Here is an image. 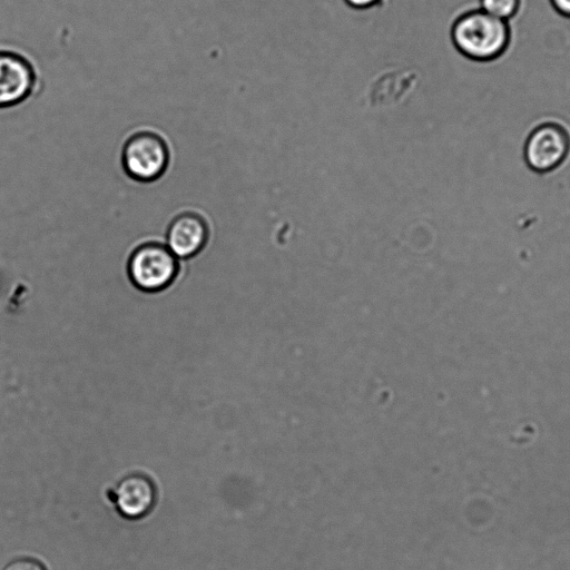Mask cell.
I'll use <instances>...</instances> for the list:
<instances>
[{
	"instance_id": "52a82bcc",
	"label": "cell",
	"mask_w": 570,
	"mask_h": 570,
	"mask_svg": "<svg viewBox=\"0 0 570 570\" xmlns=\"http://www.w3.org/2000/svg\"><path fill=\"white\" fill-rule=\"evenodd\" d=\"M208 239V227L195 213H183L175 217L167 230V247L176 256L187 258L199 253Z\"/></svg>"
},
{
	"instance_id": "9c48e42d",
	"label": "cell",
	"mask_w": 570,
	"mask_h": 570,
	"mask_svg": "<svg viewBox=\"0 0 570 570\" xmlns=\"http://www.w3.org/2000/svg\"><path fill=\"white\" fill-rule=\"evenodd\" d=\"M3 570H46L37 560L31 558H20L8 563Z\"/></svg>"
},
{
	"instance_id": "277c9868",
	"label": "cell",
	"mask_w": 570,
	"mask_h": 570,
	"mask_svg": "<svg viewBox=\"0 0 570 570\" xmlns=\"http://www.w3.org/2000/svg\"><path fill=\"white\" fill-rule=\"evenodd\" d=\"M570 153V134L557 121H544L529 134L523 156L535 173L546 174L562 165Z\"/></svg>"
},
{
	"instance_id": "30bf717a",
	"label": "cell",
	"mask_w": 570,
	"mask_h": 570,
	"mask_svg": "<svg viewBox=\"0 0 570 570\" xmlns=\"http://www.w3.org/2000/svg\"><path fill=\"white\" fill-rule=\"evenodd\" d=\"M550 6L559 14L570 18V0H549Z\"/></svg>"
},
{
	"instance_id": "ba28073f",
	"label": "cell",
	"mask_w": 570,
	"mask_h": 570,
	"mask_svg": "<svg viewBox=\"0 0 570 570\" xmlns=\"http://www.w3.org/2000/svg\"><path fill=\"white\" fill-rule=\"evenodd\" d=\"M479 9L508 21L520 10L522 0H478Z\"/></svg>"
},
{
	"instance_id": "8fae6325",
	"label": "cell",
	"mask_w": 570,
	"mask_h": 570,
	"mask_svg": "<svg viewBox=\"0 0 570 570\" xmlns=\"http://www.w3.org/2000/svg\"><path fill=\"white\" fill-rule=\"evenodd\" d=\"M348 6L355 8V9H366L371 8L377 3H380L381 0H344Z\"/></svg>"
},
{
	"instance_id": "7a4b0ae2",
	"label": "cell",
	"mask_w": 570,
	"mask_h": 570,
	"mask_svg": "<svg viewBox=\"0 0 570 570\" xmlns=\"http://www.w3.org/2000/svg\"><path fill=\"white\" fill-rule=\"evenodd\" d=\"M170 151L166 140L157 132L141 130L131 135L121 150V165L126 175L138 183H153L167 170Z\"/></svg>"
},
{
	"instance_id": "8992f818",
	"label": "cell",
	"mask_w": 570,
	"mask_h": 570,
	"mask_svg": "<svg viewBox=\"0 0 570 570\" xmlns=\"http://www.w3.org/2000/svg\"><path fill=\"white\" fill-rule=\"evenodd\" d=\"M109 498L121 517L137 520L153 509L156 491L150 479L139 473H132L118 482Z\"/></svg>"
},
{
	"instance_id": "5b68a950",
	"label": "cell",
	"mask_w": 570,
	"mask_h": 570,
	"mask_svg": "<svg viewBox=\"0 0 570 570\" xmlns=\"http://www.w3.org/2000/svg\"><path fill=\"white\" fill-rule=\"evenodd\" d=\"M36 87L37 73L32 63L19 52L0 49V109L24 102Z\"/></svg>"
},
{
	"instance_id": "6da1fadb",
	"label": "cell",
	"mask_w": 570,
	"mask_h": 570,
	"mask_svg": "<svg viewBox=\"0 0 570 570\" xmlns=\"http://www.w3.org/2000/svg\"><path fill=\"white\" fill-rule=\"evenodd\" d=\"M510 36L508 21L479 8L461 13L451 29L454 47L475 61H491L501 57L510 43Z\"/></svg>"
},
{
	"instance_id": "3957f363",
	"label": "cell",
	"mask_w": 570,
	"mask_h": 570,
	"mask_svg": "<svg viewBox=\"0 0 570 570\" xmlns=\"http://www.w3.org/2000/svg\"><path fill=\"white\" fill-rule=\"evenodd\" d=\"M178 272L176 256L160 244L139 246L130 256L128 273L132 284L145 292L167 288Z\"/></svg>"
}]
</instances>
